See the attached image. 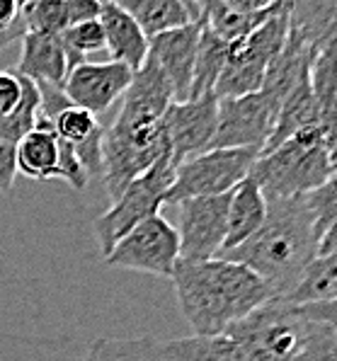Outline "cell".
<instances>
[{
  "mask_svg": "<svg viewBox=\"0 0 337 361\" xmlns=\"http://www.w3.org/2000/svg\"><path fill=\"white\" fill-rule=\"evenodd\" d=\"M311 90L318 109V126L337 165V59L316 54L311 63Z\"/></svg>",
  "mask_w": 337,
  "mask_h": 361,
  "instance_id": "obj_21",
  "label": "cell"
},
{
  "mask_svg": "<svg viewBox=\"0 0 337 361\" xmlns=\"http://www.w3.org/2000/svg\"><path fill=\"white\" fill-rule=\"evenodd\" d=\"M311 126H318V109H316V99H313V90H311V73H308L294 90L284 97V102H281V107H279V114H277V121H274L272 136L267 138L262 153L274 151L279 143L289 141L294 133L311 129Z\"/></svg>",
  "mask_w": 337,
  "mask_h": 361,
  "instance_id": "obj_23",
  "label": "cell"
},
{
  "mask_svg": "<svg viewBox=\"0 0 337 361\" xmlns=\"http://www.w3.org/2000/svg\"><path fill=\"white\" fill-rule=\"evenodd\" d=\"M104 262L117 269L170 279L175 264L180 262L178 228L163 214L148 216L114 243L109 255H104Z\"/></svg>",
  "mask_w": 337,
  "mask_h": 361,
  "instance_id": "obj_9",
  "label": "cell"
},
{
  "mask_svg": "<svg viewBox=\"0 0 337 361\" xmlns=\"http://www.w3.org/2000/svg\"><path fill=\"white\" fill-rule=\"evenodd\" d=\"M219 257L245 264L267 284L272 298L284 301L318 257V233L306 197L267 202V216L257 233Z\"/></svg>",
  "mask_w": 337,
  "mask_h": 361,
  "instance_id": "obj_3",
  "label": "cell"
},
{
  "mask_svg": "<svg viewBox=\"0 0 337 361\" xmlns=\"http://www.w3.org/2000/svg\"><path fill=\"white\" fill-rule=\"evenodd\" d=\"M298 361H337V332L323 323L308 320L306 342Z\"/></svg>",
  "mask_w": 337,
  "mask_h": 361,
  "instance_id": "obj_30",
  "label": "cell"
},
{
  "mask_svg": "<svg viewBox=\"0 0 337 361\" xmlns=\"http://www.w3.org/2000/svg\"><path fill=\"white\" fill-rule=\"evenodd\" d=\"M173 102V90L156 68L136 71L117 119L102 136V180L112 202L131 180L170 155L163 116Z\"/></svg>",
  "mask_w": 337,
  "mask_h": 361,
  "instance_id": "obj_1",
  "label": "cell"
},
{
  "mask_svg": "<svg viewBox=\"0 0 337 361\" xmlns=\"http://www.w3.org/2000/svg\"><path fill=\"white\" fill-rule=\"evenodd\" d=\"M279 104L262 90L240 97H221L216 107V131L209 148H255L262 153L272 136Z\"/></svg>",
  "mask_w": 337,
  "mask_h": 361,
  "instance_id": "obj_10",
  "label": "cell"
},
{
  "mask_svg": "<svg viewBox=\"0 0 337 361\" xmlns=\"http://www.w3.org/2000/svg\"><path fill=\"white\" fill-rule=\"evenodd\" d=\"M143 30L148 39L190 25L192 18L178 0H112Z\"/></svg>",
  "mask_w": 337,
  "mask_h": 361,
  "instance_id": "obj_24",
  "label": "cell"
},
{
  "mask_svg": "<svg viewBox=\"0 0 337 361\" xmlns=\"http://www.w3.org/2000/svg\"><path fill=\"white\" fill-rule=\"evenodd\" d=\"M42 90V114L49 119L54 133L66 141L80 158L87 177L102 175V136L104 129L99 126L97 116L87 109L71 104L61 87L39 85Z\"/></svg>",
  "mask_w": 337,
  "mask_h": 361,
  "instance_id": "obj_11",
  "label": "cell"
},
{
  "mask_svg": "<svg viewBox=\"0 0 337 361\" xmlns=\"http://www.w3.org/2000/svg\"><path fill=\"white\" fill-rule=\"evenodd\" d=\"M131 78H134V71L119 61H104V63L85 61L66 75L61 92L71 104L99 116L117 99H121Z\"/></svg>",
  "mask_w": 337,
  "mask_h": 361,
  "instance_id": "obj_13",
  "label": "cell"
},
{
  "mask_svg": "<svg viewBox=\"0 0 337 361\" xmlns=\"http://www.w3.org/2000/svg\"><path fill=\"white\" fill-rule=\"evenodd\" d=\"M216 95H204L185 102H173L165 112V133L170 141V158L175 168L192 155L209 151L216 131Z\"/></svg>",
  "mask_w": 337,
  "mask_h": 361,
  "instance_id": "obj_14",
  "label": "cell"
},
{
  "mask_svg": "<svg viewBox=\"0 0 337 361\" xmlns=\"http://www.w3.org/2000/svg\"><path fill=\"white\" fill-rule=\"evenodd\" d=\"M170 281L195 335H221L272 298L255 271L223 257L180 259Z\"/></svg>",
  "mask_w": 337,
  "mask_h": 361,
  "instance_id": "obj_2",
  "label": "cell"
},
{
  "mask_svg": "<svg viewBox=\"0 0 337 361\" xmlns=\"http://www.w3.org/2000/svg\"><path fill=\"white\" fill-rule=\"evenodd\" d=\"M68 5V22L78 25L85 20H97L102 10V0H66Z\"/></svg>",
  "mask_w": 337,
  "mask_h": 361,
  "instance_id": "obj_34",
  "label": "cell"
},
{
  "mask_svg": "<svg viewBox=\"0 0 337 361\" xmlns=\"http://www.w3.org/2000/svg\"><path fill=\"white\" fill-rule=\"evenodd\" d=\"M306 204L311 209L313 226H316L318 238L333 221H337V168L325 177V182L306 194Z\"/></svg>",
  "mask_w": 337,
  "mask_h": 361,
  "instance_id": "obj_29",
  "label": "cell"
},
{
  "mask_svg": "<svg viewBox=\"0 0 337 361\" xmlns=\"http://www.w3.org/2000/svg\"><path fill=\"white\" fill-rule=\"evenodd\" d=\"M228 8L233 10H243V13H252V10H262V8H269L274 5L277 0H223Z\"/></svg>",
  "mask_w": 337,
  "mask_h": 361,
  "instance_id": "obj_36",
  "label": "cell"
},
{
  "mask_svg": "<svg viewBox=\"0 0 337 361\" xmlns=\"http://www.w3.org/2000/svg\"><path fill=\"white\" fill-rule=\"evenodd\" d=\"M226 61H228V42L219 39L202 22V37H199V47H197L190 99L214 95V87H216L219 78H221V73H223Z\"/></svg>",
  "mask_w": 337,
  "mask_h": 361,
  "instance_id": "obj_25",
  "label": "cell"
},
{
  "mask_svg": "<svg viewBox=\"0 0 337 361\" xmlns=\"http://www.w3.org/2000/svg\"><path fill=\"white\" fill-rule=\"evenodd\" d=\"M97 20L104 30V44H107V51L112 54V61L129 66L131 71H139L148 56L151 39L143 35L141 27L112 0H102Z\"/></svg>",
  "mask_w": 337,
  "mask_h": 361,
  "instance_id": "obj_17",
  "label": "cell"
},
{
  "mask_svg": "<svg viewBox=\"0 0 337 361\" xmlns=\"http://www.w3.org/2000/svg\"><path fill=\"white\" fill-rule=\"evenodd\" d=\"M20 39L22 49L15 73L30 78L37 85H63L66 75H68V61H66L61 37L44 35V32H25Z\"/></svg>",
  "mask_w": 337,
  "mask_h": 361,
  "instance_id": "obj_16",
  "label": "cell"
},
{
  "mask_svg": "<svg viewBox=\"0 0 337 361\" xmlns=\"http://www.w3.org/2000/svg\"><path fill=\"white\" fill-rule=\"evenodd\" d=\"M27 3V0H20V8H22V5H25Z\"/></svg>",
  "mask_w": 337,
  "mask_h": 361,
  "instance_id": "obj_38",
  "label": "cell"
},
{
  "mask_svg": "<svg viewBox=\"0 0 337 361\" xmlns=\"http://www.w3.org/2000/svg\"><path fill=\"white\" fill-rule=\"evenodd\" d=\"M335 168H337V165H335Z\"/></svg>",
  "mask_w": 337,
  "mask_h": 361,
  "instance_id": "obj_39",
  "label": "cell"
},
{
  "mask_svg": "<svg viewBox=\"0 0 337 361\" xmlns=\"http://www.w3.org/2000/svg\"><path fill=\"white\" fill-rule=\"evenodd\" d=\"M18 143L0 133V194L13 190L15 175H18V160H15Z\"/></svg>",
  "mask_w": 337,
  "mask_h": 361,
  "instance_id": "obj_33",
  "label": "cell"
},
{
  "mask_svg": "<svg viewBox=\"0 0 337 361\" xmlns=\"http://www.w3.org/2000/svg\"><path fill=\"white\" fill-rule=\"evenodd\" d=\"M231 192L195 197L175 204L178 209L180 259H214L226 243Z\"/></svg>",
  "mask_w": 337,
  "mask_h": 361,
  "instance_id": "obj_12",
  "label": "cell"
},
{
  "mask_svg": "<svg viewBox=\"0 0 337 361\" xmlns=\"http://www.w3.org/2000/svg\"><path fill=\"white\" fill-rule=\"evenodd\" d=\"M20 20L25 32L44 35H61L66 27H71L66 0H27L20 8Z\"/></svg>",
  "mask_w": 337,
  "mask_h": 361,
  "instance_id": "obj_28",
  "label": "cell"
},
{
  "mask_svg": "<svg viewBox=\"0 0 337 361\" xmlns=\"http://www.w3.org/2000/svg\"><path fill=\"white\" fill-rule=\"evenodd\" d=\"M264 216H267V199H264V194L259 192L255 182L250 177H245L240 185H235L231 190L228 221H226V243L221 255L238 247L252 233H257L259 226L264 224Z\"/></svg>",
  "mask_w": 337,
  "mask_h": 361,
  "instance_id": "obj_20",
  "label": "cell"
},
{
  "mask_svg": "<svg viewBox=\"0 0 337 361\" xmlns=\"http://www.w3.org/2000/svg\"><path fill=\"white\" fill-rule=\"evenodd\" d=\"M175 180V163L170 155L160 158L156 165H151L146 172H141L136 180L126 185V190L112 202V207L97 216L92 231L99 243L102 255H109L114 243L121 235H126L134 226L146 221L148 216L160 214L165 207V197Z\"/></svg>",
  "mask_w": 337,
  "mask_h": 361,
  "instance_id": "obj_7",
  "label": "cell"
},
{
  "mask_svg": "<svg viewBox=\"0 0 337 361\" xmlns=\"http://www.w3.org/2000/svg\"><path fill=\"white\" fill-rule=\"evenodd\" d=\"M257 158L259 151L255 148H209L192 155L175 168V180L165 197V207H175L185 199L231 192L250 175Z\"/></svg>",
  "mask_w": 337,
  "mask_h": 361,
  "instance_id": "obj_8",
  "label": "cell"
},
{
  "mask_svg": "<svg viewBox=\"0 0 337 361\" xmlns=\"http://www.w3.org/2000/svg\"><path fill=\"white\" fill-rule=\"evenodd\" d=\"M178 3L187 10V13H190L192 22H199V5H197V0H178Z\"/></svg>",
  "mask_w": 337,
  "mask_h": 361,
  "instance_id": "obj_37",
  "label": "cell"
},
{
  "mask_svg": "<svg viewBox=\"0 0 337 361\" xmlns=\"http://www.w3.org/2000/svg\"><path fill=\"white\" fill-rule=\"evenodd\" d=\"M199 37H202V22H190V25L163 32L148 42L146 59H151L165 75V80L170 82L175 102L190 99Z\"/></svg>",
  "mask_w": 337,
  "mask_h": 361,
  "instance_id": "obj_15",
  "label": "cell"
},
{
  "mask_svg": "<svg viewBox=\"0 0 337 361\" xmlns=\"http://www.w3.org/2000/svg\"><path fill=\"white\" fill-rule=\"evenodd\" d=\"M25 35V25L20 20V0H0V49L13 44Z\"/></svg>",
  "mask_w": 337,
  "mask_h": 361,
  "instance_id": "obj_31",
  "label": "cell"
},
{
  "mask_svg": "<svg viewBox=\"0 0 337 361\" xmlns=\"http://www.w3.org/2000/svg\"><path fill=\"white\" fill-rule=\"evenodd\" d=\"M59 153L61 143L59 136L54 133L51 124L44 114H39L35 129L18 141V151H15V160H18V172L30 180H56L59 168Z\"/></svg>",
  "mask_w": 337,
  "mask_h": 361,
  "instance_id": "obj_19",
  "label": "cell"
},
{
  "mask_svg": "<svg viewBox=\"0 0 337 361\" xmlns=\"http://www.w3.org/2000/svg\"><path fill=\"white\" fill-rule=\"evenodd\" d=\"M306 332L308 320L298 313L296 305L269 298L231 325L226 335L238 340L252 361H298Z\"/></svg>",
  "mask_w": 337,
  "mask_h": 361,
  "instance_id": "obj_6",
  "label": "cell"
},
{
  "mask_svg": "<svg viewBox=\"0 0 337 361\" xmlns=\"http://www.w3.org/2000/svg\"><path fill=\"white\" fill-rule=\"evenodd\" d=\"M337 252V221L323 231V235L318 238V255H335Z\"/></svg>",
  "mask_w": 337,
  "mask_h": 361,
  "instance_id": "obj_35",
  "label": "cell"
},
{
  "mask_svg": "<svg viewBox=\"0 0 337 361\" xmlns=\"http://www.w3.org/2000/svg\"><path fill=\"white\" fill-rule=\"evenodd\" d=\"M80 361H168L160 352V342L153 337H134V340H112L99 337L90 344Z\"/></svg>",
  "mask_w": 337,
  "mask_h": 361,
  "instance_id": "obj_27",
  "label": "cell"
},
{
  "mask_svg": "<svg viewBox=\"0 0 337 361\" xmlns=\"http://www.w3.org/2000/svg\"><path fill=\"white\" fill-rule=\"evenodd\" d=\"M22 99V80L15 71H0V121L18 109Z\"/></svg>",
  "mask_w": 337,
  "mask_h": 361,
  "instance_id": "obj_32",
  "label": "cell"
},
{
  "mask_svg": "<svg viewBox=\"0 0 337 361\" xmlns=\"http://www.w3.org/2000/svg\"><path fill=\"white\" fill-rule=\"evenodd\" d=\"M337 298V252L335 255H318L303 276L298 279L294 291L284 298L291 305L306 303H323Z\"/></svg>",
  "mask_w": 337,
  "mask_h": 361,
  "instance_id": "obj_26",
  "label": "cell"
},
{
  "mask_svg": "<svg viewBox=\"0 0 337 361\" xmlns=\"http://www.w3.org/2000/svg\"><path fill=\"white\" fill-rule=\"evenodd\" d=\"M160 352L168 361H252L243 344L226 332L160 342Z\"/></svg>",
  "mask_w": 337,
  "mask_h": 361,
  "instance_id": "obj_22",
  "label": "cell"
},
{
  "mask_svg": "<svg viewBox=\"0 0 337 361\" xmlns=\"http://www.w3.org/2000/svg\"><path fill=\"white\" fill-rule=\"evenodd\" d=\"M313 56H316L313 47L291 27L284 49H281L279 56L269 63L267 73H264V80H262L264 95H269L281 107L284 97L294 90L303 78L311 73Z\"/></svg>",
  "mask_w": 337,
  "mask_h": 361,
  "instance_id": "obj_18",
  "label": "cell"
},
{
  "mask_svg": "<svg viewBox=\"0 0 337 361\" xmlns=\"http://www.w3.org/2000/svg\"><path fill=\"white\" fill-rule=\"evenodd\" d=\"M291 30V0L274 13L267 22L252 30L247 37L228 44V61L221 73L214 95L221 97H240L262 90V80L269 63L279 56L284 49L286 37Z\"/></svg>",
  "mask_w": 337,
  "mask_h": 361,
  "instance_id": "obj_5",
  "label": "cell"
},
{
  "mask_svg": "<svg viewBox=\"0 0 337 361\" xmlns=\"http://www.w3.org/2000/svg\"><path fill=\"white\" fill-rule=\"evenodd\" d=\"M335 170L328 143L320 126L294 133L274 151L262 153L250 170V180L259 187L267 202L272 199L306 197L325 182Z\"/></svg>",
  "mask_w": 337,
  "mask_h": 361,
  "instance_id": "obj_4",
  "label": "cell"
}]
</instances>
